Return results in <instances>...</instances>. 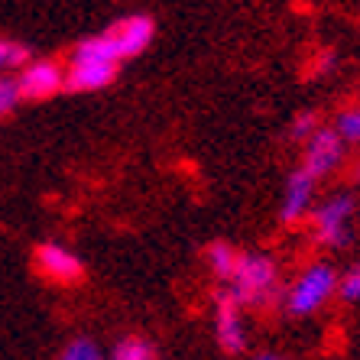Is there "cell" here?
Masks as SVG:
<instances>
[{"mask_svg":"<svg viewBox=\"0 0 360 360\" xmlns=\"http://www.w3.org/2000/svg\"><path fill=\"white\" fill-rule=\"evenodd\" d=\"M117 62H120V52L110 30L98 36H88L72 52V62L65 68V88H72V91H101V88H108L114 82Z\"/></svg>","mask_w":360,"mask_h":360,"instance_id":"obj_1","label":"cell"},{"mask_svg":"<svg viewBox=\"0 0 360 360\" xmlns=\"http://www.w3.org/2000/svg\"><path fill=\"white\" fill-rule=\"evenodd\" d=\"M338 292V273L328 263H311L285 292V311L292 319H309Z\"/></svg>","mask_w":360,"mask_h":360,"instance_id":"obj_2","label":"cell"},{"mask_svg":"<svg viewBox=\"0 0 360 360\" xmlns=\"http://www.w3.org/2000/svg\"><path fill=\"white\" fill-rule=\"evenodd\" d=\"M276 263L269 257H260V253H247L237 260V269L231 276V299L237 305H263V302L273 295L276 289Z\"/></svg>","mask_w":360,"mask_h":360,"instance_id":"obj_3","label":"cell"},{"mask_svg":"<svg viewBox=\"0 0 360 360\" xmlns=\"http://www.w3.org/2000/svg\"><path fill=\"white\" fill-rule=\"evenodd\" d=\"M311 231L325 247H344L351 243V224H354V198L351 195H331L321 205L309 211Z\"/></svg>","mask_w":360,"mask_h":360,"instance_id":"obj_4","label":"cell"},{"mask_svg":"<svg viewBox=\"0 0 360 360\" xmlns=\"http://www.w3.org/2000/svg\"><path fill=\"white\" fill-rule=\"evenodd\" d=\"M344 160V143L335 136L331 127H319L315 134L305 140V156H302V172H309L315 182L331 176Z\"/></svg>","mask_w":360,"mask_h":360,"instance_id":"obj_5","label":"cell"},{"mask_svg":"<svg viewBox=\"0 0 360 360\" xmlns=\"http://www.w3.org/2000/svg\"><path fill=\"white\" fill-rule=\"evenodd\" d=\"M65 88V68H59L56 62H30L23 68V75L17 78V91L20 98H30V101H42V98H52L56 91Z\"/></svg>","mask_w":360,"mask_h":360,"instance_id":"obj_6","label":"cell"},{"mask_svg":"<svg viewBox=\"0 0 360 360\" xmlns=\"http://www.w3.org/2000/svg\"><path fill=\"white\" fill-rule=\"evenodd\" d=\"M36 269L52 283H78L84 273L82 260L62 243H42L36 250Z\"/></svg>","mask_w":360,"mask_h":360,"instance_id":"obj_7","label":"cell"},{"mask_svg":"<svg viewBox=\"0 0 360 360\" xmlns=\"http://www.w3.org/2000/svg\"><path fill=\"white\" fill-rule=\"evenodd\" d=\"M315 185L319 182H315L309 172H302V169L289 172L285 192H283V208H279V221H283V224H295V221H302L309 214L311 201H315Z\"/></svg>","mask_w":360,"mask_h":360,"instance_id":"obj_8","label":"cell"},{"mask_svg":"<svg viewBox=\"0 0 360 360\" xmlns=\"http://www.w3.org/2000/svg\"><path fill=\"white\" fill-rule=\"evenodd\" d=\"M214 335L218 344L227 354H240L247 347V335H243V319H240V305L231 295H218V309H214Z\"/></svg>","mask_w":360,"mask_h":360,"instance_id":"obj_9","label":"cell"},{"mask_svg":"<svg viewBox=\"0 0 360 360\" xmlns=\"http://www.w3.org/2000/svg\"><path fill=\"white\" fill-rule=\"evenodd\" d=\"M110 36H114V42H117L120 59H130V56H140V52L153 42L156 26H153L150 17H140V13H136V17L120 20V23L110 30Z\"/></svg>","mask_w":360,"mask_h":360,"instance_id":"obj_10","label":"cell"},{"mask_svg":"<svg viewBox=\"0 0 360 360\" xmlns=\"http://www.w3.org/2000/svg\"><path fill=\"white\" fill-rule=\"evenodd\" d=\"M205 257H208L211 273H214L218 279H224V283H231V276H234V269H237V260H240V253H237L231 243L214 240L208 250H205Z\"/></svg>","mask_w":360,"mask_h":360,"instance_id":"obj_11","label":"cell"},{"mask_svg":"<svg viewBox=\"0 0 360 360\" xmlns=\"http://www.w3.org/2000/svg\"><path fill=\"white\" fill-rule=\"evenodd\" d=\"M335 136L347 146V143H360V108H347L335 117Z\"/></svg>","mask_w":360,"mask_h":360,"instance_id":"obj_12","label":"cell"},{"mask_svg":"<svg viewBox=\"0 0 360 360\" xmlns=\"http://www.w3.org/2000/svg\"><path fill=\"white\" fill-rule=\"evenodd\" d=\"M110 360H156V351H153V344L143 341V338H124V341L114 347Z\"/></svg>","mask_w":360,"mask_h":360,"instance_id":"obj_13","label":"cell"},{"mask_svg":"<svg viewBox=\"0 0 360 360\" xmlns=\"http://www.w3.org/2000/svg\"><path fill=\"white\" fill-rule=\"evenodd\" d=\"M59 360H104V351H101V344L91 341V338H75V341L65 344V351H62Z\"/></svg>","mask_w":360,"mask_h":360,"instance_id":"obj_14","label":"cell"},{"mask_svg":"<svg viewBox=\"0 0 360 360\" xmlns=\"http://www.w3.org/2000/svg\"><path fill=\"white\" fill-rule=\"evenodd\" d=\"M26 65H30V49L20 46V42L0 39V72H7V68H26Z\"/></svg>","mask_w":360,"mask_h":360,"instance_id":"obj_15","label":"cell"},{"mask_svg":"<svg viewBox=\"0 0 360 360\" xmlns=\"http://www.w3.org/2000/svg\"><path fill=\"white\" fill-rule=\"evenodd\" d=\"M315 130H319V114H315V110H302V114H295V120H292V136L295 140L305 143Z\"/></svg>","mask_w":360,"mask_h":360,"instance_id":"obj_16","label":"cell"},{"mask_svg":"<svg viewBox=\"0 0 360 360\" xmlns=\"http://www.w3.org/2000/svg\"><path fill=\"white\" fill-rule=\"evenodd\" d=\"M338 289H341L344 302H360V263L354 269H347V273L338 279Z\"/></svg>","mask_w":360,"mask_h":360,"instance_id":"obj_17","label":"cell"},{"mask_svg":"<svg viewBox=\"0 0 360 360\" xmlns=\"http://www.w3.org/2000/svg\"><path fill=\"white\" fill-rule=\"evenodd\" d=\"M17 101H20L17 82H13V78H0V114L13 110V108H17Z\"/></svg>","mask_w":360,"mask_h":360,"instance_id":"obj_18","label":"cell"},{"mask_svg":"<svg viewBox=\"0 0 360 360\" xmlns=\"http://www.w3.org/2000/svg\"><path fill=\"white\" fill-rule=\"evenodd\" d=\"M253 360H289V357H279V354H260V357H253Z\"/></svg>","mask_w":360,"mask_h":360,"instance_id":"obj_19","label":"cell"},{"mask_svg":"<svg viewBox=\"0 0 360 360\" xmlns=\"http://www.w3.org/2000/svg\"><path fill=\"white\" fill-rule=\"evenodd\" d=\"M357 176H360V166H357Z\"/></svg>","mask_w":360,"mask_h":360,"instance_id":"obj_20","label":"cell"}]
</instances>
